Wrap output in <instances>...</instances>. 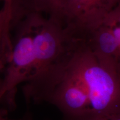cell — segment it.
Segmentation results:
<instances>
[{
    "instance_id": "6da1fadb",
    "label": "cell",
    "mask_w": 120,
    "mask_h": 120,
    "mask_svg": "<svg viewBox=\"0 0 120 120\" xmlns=\"http://www.w3.org/2000/svg\"><path fill=\"white\" fill-rule=\"evenodd\" d=\"M81 38L61 21L36 12L34 37V73L23 88L27 101H43L58 80Z\"/></svg>"
},
{
    "instance_id": "7a4b0ae2",
    "label": "cell",
    "mask_w": 120,
    "mask_h": 120,
    "mask_svg": "<svg viewBox=\"0 0 120 120\" xmlns=\"http://www.w3.org/2000/svg\"><path fill=\"white\" fill-rule=\"evenodd\" d=\"M36 11L29 4H18L13 8L11 28L14 36L12 49L3 76L0 103L5 102L8 108L15 106L17 87L32 77L35 66L34 30Z\"/></svg>"
},
{
    "instance_id": "3957f363",
    "label": "cell",
    "mask_w": 120,
    "mask_h": 120,
    "mask_svg": "<svg viewBox=\"0 0 120 120\" xmlns=\"http://www.w3.org/2000/svg\"><path fill=\"white\" fill-rule=\"evenodd\" d=\"M67 67L86 87L94 114L120 116V81L99 63L85 38L78 43Z\"/></svg>"
},
{
    "instance_id": "277c9868",
    "label": "cell",
    "mask_w": 120,
    "mask_h": 120,
    "mask_svg": "<svg viewBox=\"0 0 120 120\" xmlns=\"http://www.w3.org/2000/svg\"><path fill=\"white\" fill-rule=\"evenodd\" d=\"M43 102L57 108L62 113L64 120H81L94 113L86 87L68 68L67 64Z\"/></svg>"
},
{
    "instance_id": "5b68a950",
    "label": "cell",
    "mask_w": 120,
    "mask_h": 120,
    "mask_svg": "<svg viewBox=\"0 0 120 120\" xmlns=\"http://www.w3.org/2000/svg\"><path fill=\"white\" fill-rule=\"evenodd\" d=\"M86 42L99 63L120 81V4Z\"/></svg>"
},
{
    "instance_id": "8992f818",
    "label": "cell",
    "mask_w": 120,
    "mask_h": 120,
    "mask_svg": "<svg viewBox=\"0 0 120 120\" xmlns=\"http://www.w3.org/2000/svg\"><path fill=\"white\" fill-rule=\"evenodd\" d=\"M120 4V0H64L62 21L76 36L86 38Z\"/></svg>"
},
{
    "instance_id": "52a82bcc",
    "label": "cell",
    "mask_w": 120,
    "mask_h": 120,
    "mask_svg": "<svg viewBox=\"0 0 120 120\" xmlns=\"http://www.w3.org/2000/svg\"><path fill=\"white\" fill-rule=\"evenodd\" d=\"M11 19V11L3 4L0 9V93L2 89L4 73L12 49Z\"/></svg>"
},
{
    "instance_id": "ba28073f",
    "label": "cell",
    "mask_w": 120,
    "mask_h": 120,
    "mask_svg": "<svg viewBox=\"0 0 120 120\" xmlns=\"http://www.w3.org/2000/svg\"><path fill=\"white\" fill-rule=\"evenodd\" d=\"M28 1L34 11L47 17L62 21L64 0H28Z\"/></svg>"
},
{
    "instance_id": "9c48e42d",
    "label": "cell",
    "mask_w": 120,
    "mask_h": 120,
    "mask_svg": "<svg viewBox=\"0 0 120 120\" xmlns=\"http://www.w3.org/2000/svg\"><path fill=\"white\" fill-rule=\"evenodd\" d=\"M81 120H120V116H113L109 117L100 116L94 113H92Z\"/></svg>"
},
{
    "instance_id": "30bf717a",
    "label": "cell",
    "mask_w": 120,
    "mask_h": 120,
    "mask_svg": "<svg viewBox=\"0 0 120 120\" xmlns=\"http://www.w3.org/2000/svg\"><path fill=\"white\" fill-rule=\"evenodd\" d=\"M0 120H8L7 110L4 108L1 107H0Z\"/></svg>"
},
{
    "instance_id": "8fae6325",
    "label": "cell",
    "mask_w": 120,
    "mask_h": 120,
    "mask_svg": "<svg viewBox=\"0 0 120 120\" xmlns=\"http://www.w3.org/2000/svg\"><path fill=\"white\" fill-rule=\"evenodd\" d=\"M21 120H34L32 115V113H31L30 111H26V112L24 114L23 117H22Z\"/></svg>"
},
{
    "instance_id": "7c38bea8",
    "label": "cell",
    "mask_w": 120,
    "mask_h": 120,
    "mask_svg": "<svg viewBox=\"0 0 120 120\" xmlns=\"http://www.w3.org/2000/svg\"><path fill=\"white\" fill-rule=\"evenodd\" d=\"M12 2H13V0H6L5 3H4V4L6 7H7L8 9H11Z\"/></svg>"
},
{
    "instance_id": "4fadbf2b",
    "label": "cell",
    "mask_w": 120,
    "mask_h": 120,
    "mask_svg": "<svg viewBox=\"0 0 120 120\" xmlns=\"http://www.w3.org/2000/svg\"><path fill=\"white\" fill-rule=\"evenodd\" d=\"M6 1V0H0V4H1V3H3V4H4V3H5Z\"/></svg>"
}]
</instances>
